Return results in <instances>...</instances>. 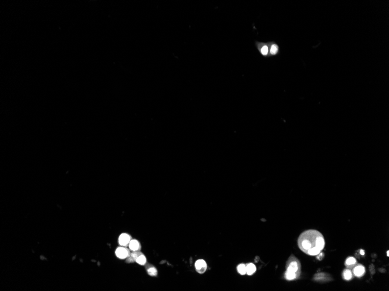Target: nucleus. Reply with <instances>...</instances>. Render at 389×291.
<instances>
[{
    "instance_id": "obj_1",
    "label": "nucleus",
    "mask_w": 389,
    "mask_h": 291,
    "mask_svg": "<svg viewBox=\"0 0 389 291\" xmlns=\"http://www.w3.org/2000/svg\"><path fill=\"white\" fill-rule=\"evenodd\" d=\"M297 243L300 250L305 254L316 256L324 248L325 240L319 231L308 230L300 234Z\"/></svg>"
},
{
    "instance_id": "obj_2",
    "label": "nucleus",
    "mask_w": 389,
    "mask_h": 291,
    "mask_svg": "<svg viewBox=\"0 0 389 291\" xmlns=\"http://www.w3.org/2000/svg\"><path fill=\"white\" fill-rule=\"evenodd\" d=\"M301 274V263L294 255H291L286 263L285 278L288 281H292L298 279L300 277Z\"/></svg>"
},
{
    "instance_id": "obj_3",
    "label": "nucleus",
    "mask_w": 389,
    "mask_h": 291,
    "mask_svg": "<svg viewBox=\"0 0 389 291\" xmlns=\"http://www.w3.org/2000/svg\"><path fill=\"white\" fill-rule=\"evenodd\" d=\"M255 45L257 49H258L259 53L263 56L264 57H269V51H270V42L268 43H261L256 41Z\"/></svg>"
},
{
    "instance_id": "obj_4",
    "label": "nucleus",
    "mask_w": 389,
    "mask_h": 291,
    "mask_svg": "<svg viewBox=\"0 0 389 291\" xmlns=\"http://www.w3.org/2000/svg\"><path fill=\"white\" fill-rule=\"evenodd\" d=\"M194 266L196 271L200 274L204 273L207 269V264L206 262L203 259L197 260L195 262Z\"/></svg>"
},
{
    "instance_id": "obj_5",
    "label": "nucleus",
    "mask_w": 389,
    "mask_h": 291,
    "mask_svg": "<svg viewBox=\"0 0 389 291\" xmlns=\"http://www.w3.org/2000/svg\"><path fill=\"white\" fill-rule=\"evenodd\" d=\"M116 255L117 257L121 259H126L130 255L129 250L124 247H118L116 250Z\"/></svg>"
},
{
    "instance_id": "obj_6",
    "label": "nucleus",
    "mask_w": 389,
    "mask_h": 291,
    "mask_svg": "<svg viewBox=\"0 0 389 291\" xmlns=\"http://www.w3.org/2000/svg\"><path fill=\"white\" fill-rule=\"evenodd\" d=\"M365 273V267L362 265H357L353 268V274L355 277H361Z\"/></svg>"
},
{
    "instance_id": "obj_7",
    "label": "nucleus",
    "mask_w": 389,
    "mask_h": 291,
    "mask_svg": "<svg viewBox=\"0 0 389 291\" xmlns=\"http://www.w3.org/2000/svg\"><path fill=\"white\" fill-rule=\"evenodd\" d=\"M131 238L127 234H122L118 239V242L122 246H126L129 245Z\"/></svg>"
},
{
    "instance_id": "obj_8",
    "label": "nucleus",
    "mask_w": 389,
    "mask_h": 291,
    "mask_svg": "<svg viewBox=\"0 0 389 291\" xmlns=\"http://www.w3.org/2000/svg\"><path fill=\"white\" fill-rule=\"evenodd\" d=\"M279 47L274 42H270V51H269V55L270 56H276L279 53Z\"/></svg>"
},
{
    "instance_id": "obj_9",
    "label": "nucleus",
    "mask_w": 389,
    "mask_h": 291,
    "mask_svg": "<svg viewBox=\"0 0 389 291\" xmlns=\"http://www.w3.org/2000/svg\"><path fill=\"white\" fill-rule=\"evenodd\" d=\"M356 265L357 260L354 257H348L345 262V266L349 269L353 268Z\"/></svg>"
},
{
    "instance_id": "obj_10",
    "label": "nucleus",
    "mask_w": 389,
    "mask_h": 291,
    "mask_svg": "<svg viewBox=\"0 0 389 291\" xmlns=\"http://www.w3.org/2000/svg\"><path fill=\"white\" fill-rule=\"evenodd\" d=\"M128 246L129 247V249L132 251H138L140 250L141 248L140 243L136 240H131Z\"/></svg>"
},
{
    "instance_id": "obj_11",
    "label": "nucleus",
    "mask_w": 389,
    "mask_h": 291,
    "mask_svg": "<svg viewBox=\"0 0 389 291\" xmlns=\"http://www.w3.org/2000/svg\"><path fill=\"white\" fill-rule=\"evenodd\" d=\"M256 271V267L253 263H248L246 265V274L248 275L253 274Z\"/></svg>"
},
{
    "instance_id": "obj_12",
    "label": "nucleus",
    "mask_w": 389,
    "mask_h": 291,
    "mask_svg": "<svg viewBox=\"0 0 389 291\" xmlns=\"http://www.w3.org/2000/svg\"><path fill=\"white\" fill-rule=\"evenodd\" d=\"M342 278L346 281H350L352 278V272L350 269L347 268L344 270L342 274Z\"/></svg>"
},
{
    "instance_id": "obj_13",
    "label": "nucleus",
    "mask_w": 389,
    "mask_h": 291,
    "mask_svg": "<svg viewBox=\"0 0 389 291\" xmlns=\"http://www.w3.org/2000/svg\"><path fill=\"white\" fill-rule=\"evenodd\" d=\"M136 262L140 265H145L146 263V258L144 254L141 255L136 260Z\"/></svg>"
},
{
    "instance_id": "obj_14",
    "label": "nucleus",
    "mask_w": 389,
    "mask_h": 291,
    "mask_svg": "<svg viewBox=\"0 0 389 291\" xmlns=\"http://www.w3.org/2000/svg\"><path fill=\"white\" fill-rule=\"evenodd\" d=\"M147 274L150 275V276H156L157 275V269L153 266L149 267L147 270Z\"/></svg>"
},
{
    "instance_id": "obj_15",
    "label": "nucleus",
    "mask_w": 389,
    "mask_h": 291,
    "mask_svg": "<svg viewBox=\"0 0 389 291\" xmlns=\"http://www.w3.org/2000/svg\"><path fill=\"white\" fill-rule=\"evenodd\" d=\"M237 271L241 275L246 274V265L244 264H240L237 267Z\"/></svg>"
},
{
    "instance_id": "obj_16",
    "label": "nucleus",
    "mask_w": 389,
    "mask_h": 291,
    "mask_svg": "<svg viewBox=\"0 0 389 291\" xmlns=\"http://www.w3.org/2000/svg\"><path fill=\"white\" fill-rule=\"evenodd\" d=\"M142 254H143L142 252H141L140 251L138 250V251H133V252L132 253L131 255H129V256H130L133 259V260H134L135 262H136V259H137V258H138L141 255H142Z\"/></svg>"
},
{
    "instance_id": "obj_17",
    "label": "nucleus",
    "mask_w": 389,
    "mask_h": 291,
    "mask_svg": "<svg viewBox=\"0 0 389 291\" xmlns=\"http://www.w3.org/2000/svg\"><path fill=\"white\" fill-rule=\"evenodd\" d=\"M316 256L317 259H318L319 260H322L324 257V254L321 252L318 255H317Z\"/></svg>"
},
{
    "instance_id": "obj_18",
    "label": "nucleus",
    "mask_w": 389,
    "mask_h": 291,
    "mask_svg": "<svg viewBox=\"0 0 389 291\" xmlns=\"http://www.w3.org/2000/svg\"><path fill=\"white\" fill-rule=\"evenodd\" d=\"M360 254H361V255L364 256V255H365V252H364V250H362V249H361V250H360Z\"/></svg>"
},
{
    "instance_id": "obj_19",
    "label": "nucleus",
    "mask_w": 389,
    "mask_h": 291,
    "mask_svg": "<svg viewBox=\"0 0 389 291\" xmlns=\"http://www.w3.org/2000/svg\"><path fill=\"white\" fill-rule=\"evenodd\" d=\"M389 250H388V251L387 252V255H388V256H389Z\"/></svg>"
}]
</instances>
